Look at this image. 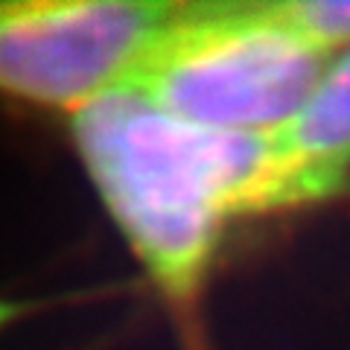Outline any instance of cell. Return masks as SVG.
<instances>
[{"mask_svg": "<svg viewBox=\"0 0 350 350\" xmlns=\"http://www.w3.org/2000/svg\"><path fill=\"white\" fill-rule=\"evenodd\" d=\"M275 6L321 53L336 47L350 50V0H295Z\"/></svg>", "mask_w": 350, "mask_h": 350, "instance_id": "5b68a950", "label": "cell"}, {"mask_svg": "<svg viewBox=\"0 0 350 350\" xmlns=\"http://www.w3.org/2000/svg\"><path fill=\"white\" fill-rule=\"evenodd\" d=\"M190 350H204V347H202V345H196V342H193V345H190Z\"/></svg>", "mask_w": 350, "mask_h": 350, "instance_id": "52a82bcc", "label": "cell"}, {"mask_svg": "<svg viewBox=\"0 0 350 350\" xmlns=\"http://www.w3.org/2000/svg\"><path fill=\"white\" fill-rule=\"evenodd\" d=\"M29 306L24 301H12V298H0V330L9 327L12 321H18L21 315H27Z\"/></svg>", "mask_w": 350, "mask_h": 350, "instance_id": "8992f818", "label": "cell"}, {"mask_svg": "<svg viewBox=\"0 0 350 350\" xmlns=\"http://www.w3.org/2000/svg\"><path fill=\"white\" fill-rule=\"evenodd\" d=\"M178 9L140 0L0 3V94L79 111L135 82Z\"/></svg>", "mask_w": 350, "mask_h": 350, "instance_id": "3957f363", "label": "cell"}, {"mask_svg": "<svg viewBox=\"0 0 350 350\" xmlns=\"http://www.w3.org/2000/svg\"><path fill=\"white\" fill-rule=\"evenodd\" d=\"M271 140V211L327 202L350 184V50L330 62L301 111Z\"/></svg>", "mask_w": 350, "mask_h": 350, "instance_id": "277c9868", "label": "cell"}, {"mask_svg": "<svg viewBox=\"0 0 350 350\" xmlns=\"http://www.w3.org/2000/svg\"><path fill=\"white\" fill-rule=\"evenodd\" d=\"M327 68L275 3L181 6L135 76L152 103L202 129L275 135Z\"/></svg>", "mask_w": 350, "mask_h": 350, "instance_id": "7a4b0ae2", "label": "cell"}, {"mask_svg": "<svg viewBox=\"0 0 350 350\" xmlns=\"http://www.w3.org/2000/svg\"><path fill=\"white\" fill-rule=\"evenodd\" d=\"M73 146L105 211L175 306L202 292L225 225L271 211L269 135L202 129L158 108L137 85L70 114Z\"/></svg>", "mask_w": 350, "mask_h": 350, "instance_id": "6da1fadb", "label": "cell"}]
</instances>
